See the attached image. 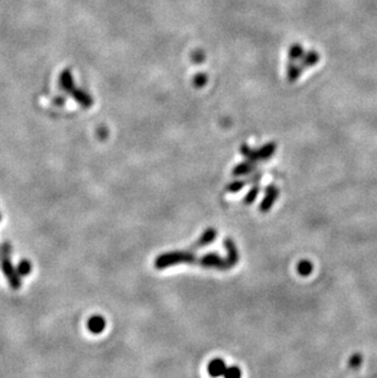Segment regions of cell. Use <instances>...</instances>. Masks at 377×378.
<instances>
[{"instance_id":"cell-1","label":"cell","mask_w":377,"mask_h":378,"mask_svg":"<svg viewBox=\"0 0 377 378\" xmlns=\"http://www.w3.org/2000/svg\"><path fill=\"white\" fill-rule=\"evenodd\" d=\"M198 257L195 256L194 251L183 250V251H172L159 255L154 261V267L157 269H166L168 267L176 266V264H195Z\"/></svg>"},{"instance_id":"cell-2","label":"cell","mask_w":377,"mask_h":378,"mask_svg":"<svg viewBox=\"0 0 377 378\" xmlns=\"http://www.w3.org/2000/svg\"><path fill=\"white\" fill-rule=\"evenodd\" d=\"M195 264L204 268H213V269L219 271H228L234 267V264L227 257L222 258L217 254H207L202 257H198Z\"/></svg>"},{"instance_id":"cell-3","label":"cell","mask_w":377,"mask_h":378,"mask_svg":"<svg viewBox=\"0 0 377 378\" xmlns=\"http://www.w3.org/2000/svg\"><path fill=\"white\" fill-rule=\"evenodd\" d=\"M10 255H2V269L6 279H8L9 285L12 289H20L21 287V278L19 276L16 268L12 266V262L9 258Z\"/></svg>"},{"instance_id":"cell-4","label":"cell","mask_w":377,"mask_h":378,"mask_svg":"<svg viewBox=\"0 0 377 378\" xmlns=\"http://www.w3.org/2000/svg\"><path fill=\"white\" fill-rule=\"evenodd\" d=\"M278 196H279V190L277 189L276 186L271 185L267 187L265 199H263V201L261 202V205H260V211L261 212L270 211L271 207L273 206V203H275L276 200L278 199Z\"/></svg>"},{"instance_id":"cell-5","label":"cell","mask_w":377,"mask_h":378,"mask_svg":"<svg viewBox=\"0 0 377 378\" xmlns=\"http://www.w3.org/2000/svg\"><path fill=\"white\" fill-rule=\"evenodd\" d=\"M216 237H217V231H216V229L213 228L206 229V230L204 231V234L201 235V238H200L194 245H191V247H190L189 250L195 251V250H199V248L207 246V245L212 244V242L214 241Z\"/></svg>"},{"instance_id":"cell-6","label":"cell","mask_w":377,"mask_h":378,"mask_svg":"<svg viewBox=\"0 0 377 378\" xmlns=\"http://www.w3.org/2000/svg\"><path fill=\"white\" fill-rule=\"evenodd\" d=\"M207 371L211 377H213V378L221 377V376H223V374L225 373V371H227V366H225L224 361L222 360V358H213V360L208 364Z\"/></svg>"},{"instance_id":"cell-7","label":"cell","mask_w":377,"mask_h":378,"mask_svg":"<svg viewBox=\"0 0 377 378\" xmlns=\"http://www.w3.org/2000/svg\"><path fill=\"white\" fill-rule=\"evenodd\" d=\"M87 328H88V331L93 333V334H99V333H102L105 328L104 317H102V316L99 315L92 316V317L87 321Z\"/></svg>"},{"instance_id":"cell-8","label":"cell","mask_w":377,"mask_h":378,"mask_svg":"<svg viewBox=\"0 0 377 378\" xmlns=\"http://www.w3.org/2000/svg\"><path fill=\"white\" fill-rule=\"evenodd\" d=\"M224 247L227 248V258L235 266V264L239 262V252H238V248L235 246L234 241L231 239H225Z\"/></svg>"},{"instance_id":"cell-9","label":"cell","mask_w":377,"mask_h":378,"mask_svg":"<svg viewBox=\"0 0 377 378\" xmlns=\"http://www.w3.org/2000/svg\"><path fill=\"white\" fill-rule=\"evenodd\" d=\"M16 271H17L19 276L20 277L28 276L32 271V263L27 260H21L20 263L17 264V267H16Z\"/></svg>"},{"instance_id":"cell-10","label":"cell","mask_w":377,"mask_h":378,"mask_svg":"<svg viewBox=\"0 0 377 378\" xmlns=\"http://www.w3.org/2000/svg\"><path fill=\"white\" fill-rule=\"evenodd\" d=\"M318 61H320V54H318L317 51H309V53L304 57V59H302V64L309 67L317 64Z\"/></svg>"},{"instance_id":"cell-11","label":"cell","mask_w":377,"mask_h":378,"mask_svg":"<svg viewBox=\"0 0 377 378\" xmlns=\"http://www.w3.org/2000/svg\"><path fill=\"white\" fill-rule=\"evenodd\" d=\"M298 272L300 276H309V274H311L312 272V264L311 262H309V261H300L298 264Z\"/></svg>"},{"instance_id":"cell-12","label":"cell","mask_w":377,"mask_h":378,"mask_svg":"<svg viewBox=\"0 0 377 378\" xmlns=\"http://www.w3.org/2000/svg\"><path fill=\"white\" fill-rule=\"evenodd\" d=\"M254 166L253 164L250 163H244V164H240V166H238L237 168L234 169V175H244V174H247L250 173L251 170H253Z\"/></svg>"},{"instance_id":"cell-13","label":"cell","mask_w":377,"mask_h":378,"mask_svg":"<svg viewBox=\"0 0 377 378\" xmlns=\"http://www.w3.org/2000/svg\"><path fill=\"white\" fill-rule=\"evenodd\" d=\"M259 192H260V187L257 185L254 186L253 189L249 191V193H247L246 197H245V200H244L245 205H251V203L255 201L257 195H259Z\"/></svg>"},{"instance_id":"cell-14","label":"cell","mask_w":377,"mask_h":378,"mask_svg":"<svg viewBox=\"0 0 377 378\" xmlns=\"http://www.w3.org/2000/svg\"><path fill=\"white\" fill-rule=\"evenodd\" d=\"M224 378H241V371L238 366L227 367V371L223 374Z\"/></svg>"},{"instance_id":"cell-15","label":"cell","mask_w":377,"mask_h":378,"mask_svg":"<svg viewBox=\"0 0 377 378\" xmlns=\"http://www.w3.org/2000/svg\"><path fill=\"white\" fill-rule=\"evenodd\" d=\"M61 85H63V87L65 89H70V87H71V76H70V73L69 71H65V73H63V75H61Z\"/></svg>"},{"instance_id":"cell-16","label":"cell","mask_w":377,"mask_h":378,"mask_svg":"<svg viewBox=\"0 0 377 378\" xmlns=\"http://www.w3.org/2000/svg\"><path fill=\"white\" fill-rule=\"evenodd\" d=\"M245 185H246V180H245V182H234L227 186V190L230 192H237L240 191Z\"/></svg>"},{"instance_id":"cell-17","label":"cell","mask_w":377,"mask_h":378,"mask_svg":"<svg viewBox=\"0 0 377 378\" xmlns=\"http://www.w3.org/2000/svg\"><path fill=\"white\" fill-rule=\"evenodd\" d=\"M291 56H292L293 59H295V58H300L302 56V48H301L300 44H296V46H294L292 48Z\"/></svg>"},{"instance_id":"cell-18","label":"cell","mask_w":377,"mask_h":378,"mask_svg":"<svg viewBox=\"0 0 377 378\" xmlns=\"http://www.w3.org/2000/svg\"><path fill=\"white\" fill-rule=\"evenodd\" d=\"M0 219H2V215H0Z\"/></svg>"}]
</instances>
